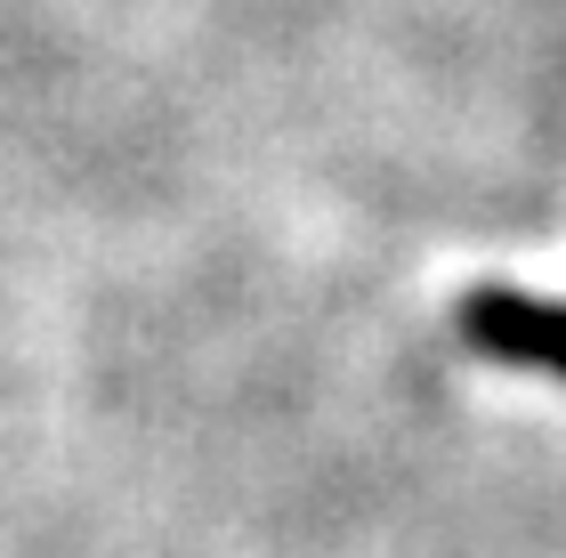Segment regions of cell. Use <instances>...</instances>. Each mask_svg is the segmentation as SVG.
<instances>
[{
  "label": "cell",
  "mask_w": 566,
  "mask_h": 558,
  "mask_svg": "<svg viewBox=\"0 0 566 558\" xmlns=\"http://www.w3.org/2000/svg\"><path fill=\"white\" fill-rule=\"evenodd\" d=\"M461 340L478 357L502 365H534L566 380V308L558 299H526V292H470L461 299Z\"/></svg>",
  "instance_id": "obj_1"
}]
</instances>
